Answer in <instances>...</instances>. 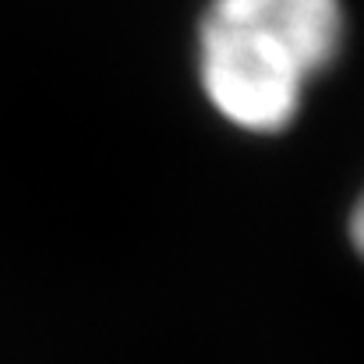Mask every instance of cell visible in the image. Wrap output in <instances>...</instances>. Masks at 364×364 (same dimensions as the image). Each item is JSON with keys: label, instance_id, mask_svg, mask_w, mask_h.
Segmentation results:
<instances>
[{"label": "cell", "instance_id": "6da1fadb", "mask_svg": "<svg viewBox=\"0 0 364 364\" xmlns=\"http://www.w3.org/2000/svg\"><path fill=\"white\" fill-rule=\"evenodd\" d=\"M340 46V0H213L198 21V78L223 121L276 134Z\"/></svg>", "mask_w": 364, "mask_h": 364}, {"label": "cell", "instance_id": "7a4b0ae2", "mask_svg": "<svg viewBox=\"0 0 364 364\" xmlns=\"http://www.w3.org/2000/svg\"><path fill=\"white\" fill-rule=\"evenodd\" d=\"M350 241L358 247V255L364 258V191L358 198V205H354V213H350Z\"/></svg>", "mask_w": 364, "mask_h": 364}]
</instances>
